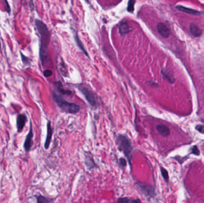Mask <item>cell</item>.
<instances>
[{"instance_id": "1", "label": "cell", "mask_w": 204, "mask_h": 203, "mask_svg": "<svg viewBox=\"0 0 204 203\" xmlns=\"http://www.w3.org/2000/svg\"><path fill=\"white\" fill-rule=\"evenodd\" d=\"M35 25L41 37V46L40 50V60L43 65L47 62L49 54L48 46L50 41V33L46 25L40 20H35Z\"/></svg>"}, {"instance_id": "2", "label": "cell", "mask_w": 204, "mask_h": 203, "mask_svg": "<svg viewBox=\"0 0 204 203\" xmlns=\"http://www.w3.org/2000/svg\"><path fill=\"white\" fill-rule=\"evenodd\" d=\"M116 143L119 149L126 156L130 168L131 169V160L133 154V146L130 139L124 135H119L116 138Z\"/></svg>"}, {"instance_id": "3", "label": "cell", "mask_w": 204, "mask_h": 203, "mask_svg": "<svg viewBox=\"0 0 204 203\" xmlns=\"http://www.w3.org/2000/svg\"><path fill=\"white\" fill-rule=\"evenodd\" d=\"M53 98L59 108L64 112L70 114H75L79 112L80 110L78 105L67 101L60 95L53 93Z\"/></svg>"}, {"instance_id": "4", "label": "cell", "mask_w": 204, "mask_h": 203, "mask_svg": "<svg viewBox=\"0 0 204 203\" xmlns=\"http://www.w3.org/2000/svg\"><path fill=\"white\" fill-rule=\"evenodd\" d=\"M79 91L84 96L87 101L88 103L92 106L96 107L97 106V96L94 93L90 90L88 88L83 86L82 85H78V86Z\"/></svg>"}, {"instance_id": "5", "label": "cell", "mask_w": 204, "mask_h": 203, "mask_svg": "<svg viewBox=\"0 0 204 203\" xmlns=\"http://www.w3.org/2000/svg\"><path fill=\"white\" fill-rule=\"evenodd\" d=\"M136 186L139 191L144 195L147 198H154L155 195V189L154 187L150 185L143 183H137Z\"/></svg>"}, {"instance_id": "6", "label": "cell", "mask_w": 204, "mask_h": 203, "mask_svg": "<svg viewBox=\"0 0 204 203\" xmlns=\"http://www.w3.org/2000/svg\"><path fill=\"white\" fill-rule=\"evenodd\" d=\"M157 32L164 38H168L170 35V31L169 28L164 23H159L157 25Z\"/></svg>"}, {"instance_id": "7", "label": "cell", "mask_w": 204, "mask_h": 203, "mask_svg": "<svg viewBox=\"0 0 204 203\" xmlns=\"http://www.w3.org/2000/svg\"><path fill=\"white\" fill-rule=\"evenodd\" d=\"M131 30V28L126 20L122 21L118 26V31L121 35H125Z\"/></svg>"}, {"instance_id": "8", "label": "cell", "mask_w": 204, "mask_h": 203, "mask_svg": "<svg viewBox=\"0 0 204 203\" xmlns=\"http://www.w3.org/2000/svg\"><path fill=\"white\" fill-rule=\"evenodd\" d=\"M26 121V117L24 114H20L18 116L17 119V127L19 132H22V130H23Z\"/></svg>"}, {"instance_id": "9", "label": "cell", "mask_w": 204, "mask_h": 203, "mask_svg": "<svg viewBox=\"0 0 204 203\" xmlns=\"http://www.w3.org/2000/svg\"><path fill=\"white\" fill-rule=\"evenodd\" d=\"M53 135V130L51 126V123L49 121L47 123V134L46 140V142L44 144V147L46 149H48L50 147V144L51 143V138Z\"/></svg>"}, {"instance_id": "10", "label": "cell", "mask_w": 204, "mask_h": 203, "mask_svg": "<svg viewBox=\"0 0 204 203\" xmlns=\"http://www.w3.org/2000/svg\"><path fill=\"white\" fill-rule=\"evenodd\" d=\"M157 132L163 137H168L170 134V129L164 125H157L156 127Z\"/></svg>"}, {"instance_id": "11", "label": "cell", "mask_w": 204, "mask_h": 203, "mask_svg": "<svg viewBox=\"0 0 204 203\" xmlns=\"http://www.w3.org/2000/svg\"><path fill=\"white\" fill-rule=\"evenodd\" d=\"M54 85L56 86L57 91L60 94H62V95H71L72 94V92L71 91L68 90H64L63 89V85L60 81H57V82H54Z\"/></svg>"}, {"instance_id": "12", "label": "cell", "mask_w": 204, "mask_h": 203, "mask_svg": "<svg viewBox=\"0 0 204 203\" xmlns=\"http://www.w3.org/2000/svg\"><path fill=\"white\" fill-rule=\"evenodd\" d=\"M85 163L87 167L89 169H94L95 167H97V165H96L95 163L94 162L93 158L91 156H89V155H86L85 156Z\"/></svg>"}, {"instance_id": "13", "label": "cell", "mask_w": 204, "mask_h": 203, "mask_svg": "<svg viewBox=\"0 0 204 203\" xmlns=\"http://www.w3.org/2000/svg\"><path fill=\"white\" fill-rule=\"evenodd\" d=\"M32 137H33V133H32V129H31V130L26 137V139L25 140V142L24 144L25 149L26 151H29V150L31 148L32 145Z\"/></svg>"}, {"instance_id": "14", "label": "cell", "mask_w": 204, "mask_h": 203, "mask_svg": "<svg viewBox=\"0 0 204 203\" xmlns=\"http://www.w3.org/2000/svg\"><path fill=\"white\" fill-rule=\"evenodd\" d=\"M190 31L192 34V35H193L195 37L199 36L202 32V30L199 27H198L196 25L193 23H192L190 25Z\"/></svg>"}, {"instance_id": "15", "label": "cell", "mask_w": 204, "mask_h": 203, "mask_svg": "<svg viewBox=\"0 0 204 203\" xmlns=\"http://www.w3.org/2000/svg\"><path fill=\"white\" fill-rule=\"evenodd\" d=\"M179 11H181V12H185L186 13H188V14H191V15H198V14H199V12L195 10H193V9H191V8H188V7H183L182 5H178V6H177L176 7Z\"/></svg>"}, {"instance_id": "16", "label": "cell", "mask_w": 204, "mask_h": 203, "mask_svg": "<svg viewBox=\"0 0 204 203\" xmlns=\"http://www.w3.org/2000/svg\"><path fill=\"white\" fill-rule=\"evenodd\" d=\"M161 73L163 76V78L165 79H167L170 83H173L175 82V79L174 78L173 75L170 73V72H168L167 70H165L164 69L162 70Z\"/></svg>"}, {"instance_id": "17", "label": "cell", "mask_w": 204, "mask_h": 203, "mask_svg": "<svg viewBox=\"0 0 204 203\" xmlns=\"http://www.w3.org/2000/svg\"><path fill=\"white\" fill-rule=\"evenodd\" d=\"M75 38L76 42H77V45H78L79 48L83 51V52H84L87 56L88 57V54H87V52L86 49H85V47L84 46L83 44L82 43L81 41L80 40V39H79V38L78 35L77 34L75 35Z\"/></svg>"}, {"instance_id": "18", "label": "cell", "mask_w": 204, "mask_h": 203, "mask_svg": "<svg viewBox=\"0 0 204 203\" xmlns=\"http://www.w3.org/2000/svg\"><path fill=\"white\" fill-rule=\"evenodd\" d=\"M59 70L63 76H67V67H66L65 63L62 60L61 62L59 63Z\"/></svg>"}, {"instance_id": "19", "label": "cell", "mask_w": 204, "mask_h": 203, "mask_svg": "<svg viewBox=\"0 0 204 203\" xmlns=\"http://www.w3.org/2000/svg\"><path fill=\"white\" fill-rule=\"evenodd\" d=\"M136 0H129L127 6V11L130 13H133L134 10V4Z\"/></svg>"}, {"instance_id": "20", "label": "cell", "mask_w": 204, "mask_h": 203, "mask_svg": "<svg viewBox=\"0 0 204 203\" xmlns=\"http://www.w3.org/2000/svg\"><path fill=\"white\" fill-rule=\"evenodd\" d=\"M37 201H38V203H50V202L53 201V200L48 199V198H46L44 197H43V196H40L37 199Z\"/></svg>"}, {"instance_id": "21", "label": "cell", "mask_w": 204, "mask_h": 203, "mask_svg": "<svg viewBox=\"0 0 204 203\" xmlns=\"http://www.w3.org/2000/svg\"><path fill=\"white\" fill-rule=\"evenodd\" d=\"M161 172L162 174V177L164 178V179L166 181H168L169 179V176H168V172L167 171V170L163 167H161Z\"/></svg>"}, {"instance_id": "22", "label": "cell", "mask_w": 204, "mask_h": 203, "mask_svg": "<svg viewBox=\"0 0 204 203\" xmlns=\"http://www.w3.org/2000/svg\"><path fill=\"white\" fill-rule=\"evenodd\" d=\"M116 202L121 203H131V202H132V200H130V198H128L127 197L120 198L117 200Z\"/></svg>"}, {"instance_id": "23", "label": "cell", "mask_w": 204, "mask_h": 203, "mask_svg": "<svg viewBox=\"0 0 204 203\" xmlns=\"http://www.w3.org/2000/svg\"><path fill=\"white\" fill-rule=\"evenodd\" d=\"M119 165L122 167H124L126 166V159L124 158H119Z\"/></svg>"}, {"instance_id": "24", "label": "cell", "mask_w": 204, "mask_h": 203, "mask_svg": "<svg viewBox=\"0 0 204 203\" xmlns=\"http://www.w3.org/2000/svg\"><path fill=\"white\" fill-rule=\"evenodd\" d=\"M43 73H44V75L45 77L48 78V77H50L53 75V72L50 69H47V70H45L44 71Z\"/></svg>"}, {"instance_id": "25", "label": "cell", "mask_w": 204, "mask_h": 203, "mask_svg": "<svg viewBox=\"0 0 204 203\" xmlns=\"http://www.w3.org/2000/svg\"><path fill=\"white\" fill-rule=\"evenodd\" d=\"M192 153H193L194 154L196 155V156H199V151L198 148V147L196 146H194L192 148Z\"/></svg>"}, {"instance_id": "26", "label": "cell", "mask_w": 204, "mask_h": 203, "mask_svg": "<svg viewBox=\"0 0 204 203\" xmlns=\"http://www.w3.org/2000/svg\"><path fill=\"white\" fill-rule=\"evenodd\" d=\"M147 83H148L150 86H151L152 87H154V88H156V87H158V85H157V83L153 82V81H149L147 82Z\"/></svg>"}, {"instance_id": "27", "label": "cell", "mask_w": 204, "mask_h": 203, "mask_svg": "<svg viewBox=\"0 0 204 203\" xmlns=\"http://www.w3.org/2000/svg\"><path fill=\"white\" fill-rule=\"evenodd\" d=\"M197 129H198V130H199V132H201V133H204V130H202V126H200L199 129V128H197Z\"/></svg>"}, {"instance_id": "28", "label": "cell", "mask_w": 204, "mask_h": 203, "mask_svg": "<svg viewBox=\"0 0 204 203\" xmlns=\"http://www.w3.org/2000/svg\"><path fill=\"white\" fill-rule=\"evenodd\" d=\"M132 202H138V203H140L141 201L139 200V199H137V200H132Z\"/></svg>"}, {"instance_id": "29", "label": "cell", "mask_w": 204, "mask_h": 203, "mask_svg": "<svg viewBox=\"0 0 204 203\" xmlns=\"http://www.w3.org/2000/svg\"><path fill=\"white\" fill-rule=\"evenodd\" d=\"M85 1H86L87 2H89V0H85Z\"/></svg>"}, {"instance_id": "30", "label": "cell", "mask_w": 204, "mask_h": 203, "mask_svg": "<svg viewBox=\"0 0 204 203\" xmlns=\"http://www.w3.org/2000/svg\"><path fill=\"white\" fill-rule=\"evenodd\" d=\"M0 47H1V45H0Z\"/></svg>"}]
</instances>
